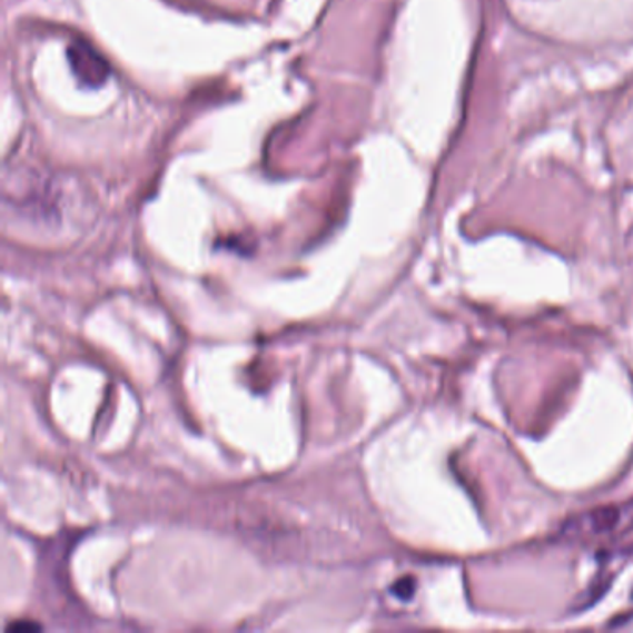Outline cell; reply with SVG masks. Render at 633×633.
<instances>
[{"label":"cell","mask_w":633,"mask_h":633,"mask_svg":"<svg viewBox=\"0 0 633 633\" xmlns=\"http://www.w3.org/2000/svg\"><path fill=\"white\" fill-rule=\"evenodd\" d=\"M622 515L621 507L615 505H607V507H599V510L587 511L583 515L571 518L563 526V535L565 537H599L605 533L615 532L616 526L621 524Z\"/></svg>","instance_id":"obj_1"},{"label":"cell","mask_w":633,"mask_h":633,"mask_svg":"<svg viewBox=\"0 0 633 633\" xmlns=\"http://www.w3.org/2000/svg\"><path fill=\"white\" fill-rule=\"evenodd\" d=\"M416 583L413 577H404V580H399L396 585L393 587V593L402 600H409L413 599V594H415Z\"/></svg>","instance_id":"obj_2"},{"label":"cell","mask_w":633,"mask_h":633,"mask_svg":"<svg viewBox=\"0 0 633 633\" xmlns=\"http://www.w3.org/2000/svg\"><path fill=\"white\" fill-rule=\"evenodd\" d=\"M19 627H27V630H32V627L38 626H34V624H12V626H8V630H19Z\"/></svg>","instance_id":"obj_3"}]
</instances>
